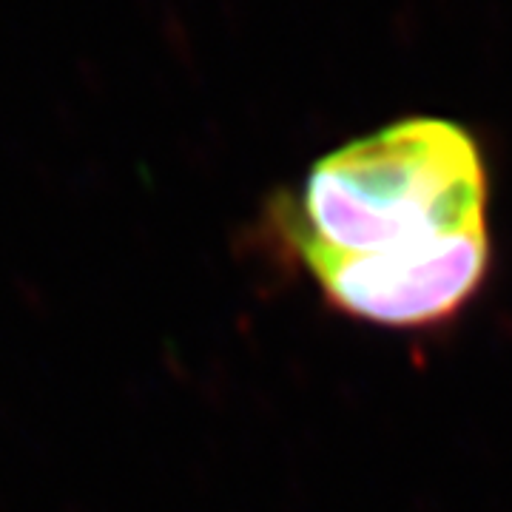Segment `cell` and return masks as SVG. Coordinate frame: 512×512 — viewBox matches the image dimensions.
<instances>
[{"mask_svg": "<svg viewBox=\"0 0 512 512\" xmlns=\"http://www.w3.org/2000/svg\"><path fill=\"white\" fill-rule=\"evenodd\" d=\"M490 174L470 128L404 117L311 165L279 214L330 308L390 330L439 328L493 265Z\"/></svg>", "mask_w": 512, "mask_h": 512, "instance_id": "obj_1", "label": "cell"}]
</instances>
